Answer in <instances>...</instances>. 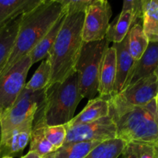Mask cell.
I'll use <instances>...</instances> for the list:
<instances>
[{
  "label": "cell",
  "instance_id": "obj_1",
  "mask_svg": "<svg viewBox=\"0 0 158 158\" xmlns=\"http://www.w3.org/2000/svg\"><path fill=\"white\" fill-rule=\"evenodd\" d=\"M110 114L117 127V138L127 143L158 144V114L155 100L145 106H132L117 95L108 97Z\"/></svg>",
  "mask_w": 158,
  "mask_h": 158
},
{
  "label": "cell",
  "instance_id": "obj_2",
  "mask_svg": "<svg viewBox=\"0 0 158 158\" xmlns=\"http://www.w3.org/2000/svg\"><path fill=\"white\" fill-rule=\"evenodd\" d=\"M64 12L59 0H43L36 7L22 15L13 48L0 71V79L32 51Z\"/></svg>",
  "mask_w": 158,
  "mask_h": 158
},
{
  "label": "cell",
  "instance_id": "obj_3",
  "mask_svg": "<svg viewBox=\"0 0 158 158\" xmlns=\"http://www.w3.org/2000/svg\"><path fill=\"white\" fill-rule=\"evenodd\" d=\"M85 12H66L63 26L47 56L51 65V76L46 88L55 83L63 82L76 73V65L83 44Z\"/></svg>",
  "mask_w": 158,
  "mask_h": 158
},
{
  "label": "cell",
  "instance_id": "obj_4",
  "mask_svg": "<svg viewBox=\"0 0 158 158\" xmlns=\"http://www.w3.org/2000/svg\"><path fill=\"white\" fill-rule=\"evenodd\" d=\"M77 73L63 82L55 83L45 89L44 103L35 118L44 126L65 125L74 117V113L81 101Z\"/></svg>",
  "mask_w": 158,
  "mask_h": 158
},
{
  "label": "cell",
  "instance_id": "obj_5",
  "mask_svg": "<svg viewBox=\"0 0 158 158\" xmlns=\"http://www.w3.org/2000/svg\"><path fill=\"white\" fill-rule=\"evenodd\" d=\"M108 48L109 42L106 39L89 43L83 42L75 68L83 98L91 100L95 98L98 93L102 60Z\"/></svg>",
  "mask_w": 158,
  "mask_h": 158
},
{
  "label": "cell",
  "instance_id": "obj_6",
  "mask_svg": "<svg viewBox=\"0 0 158 158\" xmlns=\"http://www.w3.org/2000/svg\"><path fill=\"white\" fill-rule=\"evenodd\" d=\"M44 98L45 89L30 91L24 87L15 103L1 113L0 137L6 135L28 119L35 117L37 111L44 103Z\"/></svg>",
  "mask_w": 158,
  "mask_h": 158
},
{
  "label": "cell",
  "instance_id": "obj_7",
  "mask_svg": "<svg viewBox=\"0 0 158 158\" xmlns=\"http://www.w3.org/2000/svg\"><path fill=\"white\" fill-rule=\"evenodd\" d=\"M31 66L30 57L26 55L0 79V110L2 112L15 103L24 89Z\"/></svg>",
  "mask_w": 158,
  "mask_h": 158
},
{
  "label": "cell",
  "instance_id": "obj_8",
  "mask_svg": "<svg viewBox=\"0 0 158 158\" xmlns=\"http://www.w3.org/2000/svg\"><path fill=\"white\" fill-rule=\"evenodd\" d=\"M64 143L75 142L100 141L117 138V127L110 115L95 122L75 126H66ZM63 143V144H64Z\"/></svg>",
  "mask_w": 158,
  "mask_h": 158
},
{
  "label": "cell",
  "instance_id": "obj_9",
  "mask_svg": "<svg viewBox=\"0 0 158 158\" xmlns=\"http://www.w3.org/2000/svg\"><path fill=\"white\" fill-rule=\"evenodd\" d=\"M112 9L106 0H93L85 12L83 26L84 43L104 40L110 26Z\"/></svg>",
  "mask_w": 158,
  "mask_h": 158
},
{
  "label": "cell",
  "instance_id": "obj_10",
  "mask_svg": "<svg viewBox=\"0 0 158 158\" xmlns=\"http://www.w3.org/2000/svg\"><path fill=\"white\" fill-rule=\"evenodd\" d=\"M142 22V0L123 1L121 12L110 23L106 39L113 43H121L130 29L136 23Z\"/></svg>",
  "mask_w": 158,
  "mask_h": 158
},
{
  "label": "cell",
  "instance_id": "obj_11",
  "mask_svg": "<svg viewBox=\"0 0 158 158\" xmlns=\"http://www.w3.org/2000/svg\"><path fill=\"white\" fill-rule=\"evenodd\" d=\"M157 92L158 78L156 73H154L128 86L120 94L114 95L129 105L145 106L155 100Z\"/></svg>",
  "mask_w": 158,
  "mask_h": 158
},
{
  "label": "cell",
  "instance_id": "obj_12",
  "mask_svg": "<svg viewBox=\"0 0 158 158\" xmlns=\"http://www.w3.org/2000/svg\"><path fill=\"white\" fill-rule=\"evenodd\" d=\"M34 118L28 119L0 137V158L6 156L12 157L23 152L30 140Z\"/></svg>",
  "mask_w": 158,
  "mask_h": 158
},
{
  "label": "cell",
  "instance_id": "obj_13",
  "mask_svg": "<svg viewBox=\"0 0 158 158\" xmlns=\"http://www.w3.org/2000/svg\"><path fill=\"white\" fill-rule=\"evenodd\" d=\"M158 67V42H149L142 56L136 61L123 89L141 79L155 73Z\"/></svg>",
  "mask_w": 158,
  "mask_h": 158
},
{
  "label": "cell",
  "instance_id": "obj_14",
  "mask_svg": "<svg viewBox=\"0 0 158 158\" xmlns=\"http://www.w3.org/2000/svg\"><path fill=\"white\" fill-rule=\"evenodd\" d=\"M117 77V59L114 46L109 47L105 52L102 60L99 78V97L108 98L114 93Z\"/></svg>",
  "mask_w": 158,
  "mask_h": 158
},
{
  "label": "cell",
  "instance_id": "obj_15",
  "mask_svg": "<svg viewBox=\"0 0 158 158\" xmlns=\"http://www.w3.org/2000/svg\"><path fill=\"white\" fill-rule=\"evenodd\" d=\"M116 50L117 59V77H116L114 94H118L123 89L128 77L132 71L136 61L131 56L128 48V35L119 43H113Z\"/></svg>",
  "mask_w": 158,
  "mask_h": 158
},
{
  "label": "cell",
  "instance_id": "obj_16",
  "mask_svg": "<svg viewBox=\"0 0 158 158\" xmlns=\"http://www.w3.org/2000/svg\"><path fill=\"white\" fill-rule=\"evenodd\" d=\"M110 114V106L107 99L98 97L89 100L84 109L74 117L66 126H75L95 122Z\"/></svg>",
  "mask_w": 158,
  "mask_h": 158
},
{
  "label": "cell",
  "instance_id": "obj_17",
  "mask_svg": "<svg viewBox=\"0 0 158 158\" xmlns=\"http://www.w3.org/2000/svg\"><path fill=\"white\" fill-rule=\"evenodd\" d=\"M43 0H0V29L29 12L42 2Z\"/></svg>",
  "mask_w": 158,
  "mask_h": 158
},
{
  "label": "cell",
  "instance_id": "obj_18",
  "mask_svg": "<svg viewBox=\"0 0 158 158\" xmlns=\"http://www.w3.org/2000/svg\"><path fill=\"white\" fill-rule=\"evenodd\" d=\"M66 12H64L57 19V21L54 23V25L51 27V29L46 32V35L43 36V38L39 42L38 44L28 54L31 59L32 65H33L34 63H36L37 62L40 61L43 59H46L48 56L51 49H52L54 43H55L59 32H60V29L63 26V22H64L65 18H66Z\"/></svg>",
  "mask_w": 158,
  "mask_h": 158
},
{
  "label": "cell",
  "instance_id": "obj_19",
  "mask_svg": "<svg viewBox=\"0 0 158 158\" xmlns=\"http://www.w3.org/2000/svg\"><path fill=\"white\" fill-rule=\"evenodd\" d=\"M142 26L148 41L158 42V0H142Z\"/></svg>",
  "mask_w": 158,
  "mask_h": 158
},
{
  "label": "cell",
  "instance_id": "obj_20",
  "mask_svg": "<svg viewBox=\"0 0 158 158\" xmlns=\"http://www.w3.org/2000/svg\"><path fill=\"white\" fill-rule=\"evenodd\" d=\"M102 142L86 141L64 143L59 149L43 158H84Z\"/></svg>",
  "mask_w": 158,
  "mask_h": 158
},
{
  "label": "cell",
  "instance_id": "obj_21",
  "mask_svg": "<svg viewBox=\"0 0 158 158\" xmlns=\"http://www.w3.org/2000/svg\"><path fill=\"white\" fill-rule=\"evenodd\" d=\"M21 16L0 29V71L9 59L18 33Z\"/></svg>",
  "mask_w": 158,
  "mask_h": 158
},
{
  "label": "cell",
  "instance_id": "obj_22",
  "mask_svg": "<svg viewBox=\"0 0 158 158\" xmlns=\"http://www.w3.org/2000/svg\"><path fill=\"white\" fill-rule=\"evenodd\" d=\"M44 125L41 121L34 118L32 133L30 136V151L35 153L41 158L46 157L55 151L53 147L49 143L44 135Z\"/></svg>",
  "mask_w": 158,
  "mask_h": 158
},
{
  "label": "cell",
  "instance_id": "obj_23",
  "mask_svg": "<svg viewBox=\"0 0 158 158\" xmlns=\"http://www.w3.org/2000/svg\"><path fill=\"white\" fill-rule=\"evenodd\" d=\"M148 38L144 34L142 22L136 23L128 32V48L130 53L135 61H137L148 46Z\"/></svg>",
  "mask_w": 158,
  "mask_h": 158
},
{
  "label": "cell",
  "instance_id": "obj_24",
  "mask_svg": "<svg viewBox=\"0 0 158 158\" xmlns=\"http://www.w3.org/2000/svg\"><path fill=\"white\" fill-rule=\"evenodd\" d=\"M127 144L119 138L106 140L97 145L84 158H118Z\"/></svg>",
  "mask_w": 158,
  "mask_h": 158
},
{
  "label": "cell",
  "instance_id": "obj_25",
  "mask_svg": "<svg viewBox=\"0 0 158 158\" xmlns=\"http://www.w3.org/2000/svg\"><path fill=\"white\" fill-rule=\"evenodd\" d=\"M51 65L48 57L42 62L38 69L34 73L31 80L25 86V89L30 91L45 89L50 80Z\"/></svg>",
  "mask_w": 158,
  "mask_h": 158
},
{
  "label": "cell",
  "instance_id": "obj_26",
  "mask_svg": "<svg viewBox=\"0 0 158 158\" xmlns=\"http://www.w3.org/2000/svg\"><path fill=\"white\" fill-rule=\"evenodd\" d=\"M124 158H157L155 145L143 143H129L123 150Z\"/></svg>",
  "mask_w": 158,
  "mask_h": 158
},
{
  "label": "cell",
  "instance_id": "obj_27",
  "mask_svg": "<svg viewBox=\"0 0 158 158\" xmlns=\"http://www.w3.org/2000/svg\"><path fill=\"white\" fill-rule=\"evenodd\" d=\"M43 131L46 138L53 147L55 151L63 146L66 137V129L65 125L44 126Z\"/></svg>",
  "mask_w": 158,
  "mask_h": 158
},
{
  "label": "cell",
  "instance_id": "obj_28",
  "mask_svg": "<svg viewBox=\"0 0 158 158\" xmlns=\"http://www.w3.org/2000/svg\"><path fill=\"white\" fill-rule=\"evenodd\" d=\"M66 12H86L93 0H59Z\"/></svg>",
  "mask_w": 158,
  "mask_h": 158
},
{
  "label": "cell",
  "instance_id": "obj_29",
  "mask_svg": "<svg viewBox=\"0 0 158 158\" xmlns=\"http://www.w3.org/2000/svg\"><path fill=\"white\" fill-rule=\"evenodd\" d=\"M22 158H41L39 155H37L35 153L32 152V151H29L27 154H26L25 156H23Z\"/></svg>",
  "mask_w": 158,
  "mask_h": 158
},
{
  "label": "cell",
  "instance_id": "obj_30",
  "mask_svg": "<svg viewBox=\"0 0 158 158\" xmlns=\"http://www.w3.org/2000/svg\"><path fill=\"white\" fill-rule=\"evenodd\" d=\"M155 102H156V106H157V114H158V92H157V96H156Z\"/></svg>",
  "mask_w": 158,
  "mask_h": 158
},
{
  "label": "cell",
  "instance_id": "obj_31",
  "mask_svg": "<svg viewBox=\"0 0 158 158\" xmlns=\"http://www.w3.org/2000/svg\"><path fill=\"white\" fill-rule=\"evenodd\" d=\"M156 150H157V158H158V144L156 145Z\"/></svg>",
  "mask_w": 158,
  "mask_h": 158
},
{
  "label": "cell",
  "instance_id": "obj_32",
  "mask_svg": "<svg viewBox=\"0 0 158 158\" xmlns=\"http://www.w3.org/2000/svg\"><path fill=\"white\" fill-rule=\"evenodd\" d=\"M155 73H156V75H157V78H158V67H157V70H156V72H155Z\"/></svg>",
  "mask_w": 158,
  "mask_h": 158
},
{
  "label": "cell",
  "instance_id": "obj_33",
  "mask_svg": "<svg viewBox=\"0 0 158 158\" xmlns=\"http://www.w3.org/2000/svg\"><path fill=\"white\" fill-rule=\"evenodd\" d=\"M1 158H13V157H9V156H6V157H1Z\"/></svg>",
  "mask_w": 158,
  "mask_h": 158
},
{
  "label": "cell",
  "instance_id": "obj_34",
  "mask_svg": "<svg viewBox=\"0 0 158 158\" xmlns=\"http://www.w3.org/2000/svg\"><path fill=\"white\" fill-rule=\"evenodd\" d=\"M1 113H2V111H1V110H0V115H1ZM0 135H1V128H0Z\"/></svg>",
  "mask_w": 158,
  "mask_h": 158
},
{
  "label": "cell",
  "instance_id": "obj_35",
  "mask_svg": "<svg viewBox=\"0 0 158 158\" xmlns=\"http://www.w3.org/2000/svg\"><path fill=\"white\" fill-rule=\"evenodd\" d=\"M118 158H124V157H123V155H122V154H121V155H120V157H119Z\"/></svg>",
  "mask_w": 158,
  "mask_h": 158
}]
</instances>
